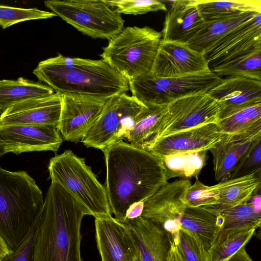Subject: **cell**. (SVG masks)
Listing matches in <instances>:
<instances>
[{
  "instance_id": "1",
  "label": "cell",
  "mask_w": 261,
  "mask_h": 261,
  "mask_svg": "<svg viewBox=\"0 0 261 261\" xmlns=\"http://www.w3.org/2000/svg\"><path fill=\"white\" fill-rule=\"evenodd\" d=\"M106 164V190L111 214L124 223L133 203L144 202L168 182L160 157L123 140L102 150Z\"/></svg>"
},
{
  "instance_id": "2",
  "label": "cell",
  "mask_w": 261,
  "mask_h": 261,
  "mask_svg": "<svg viewBox=\"0 0 261 261\" xmlns=\"http://www.w3.org/2000/svg\"><path fill=\"white\" fill-rule=\"evenodd\" d=\"M88 210L60 184L51 181L38 217L35 261H82L81 227Z\"/></svg>"
},
{
  "instance_id": "3",
  "label": "cell",
  "mask_w": 261,
  "mask_h": 261,
  "mask_svg": "<svg viewBox=\"0 0 261 261\" xmlns=\"http://www.w3.org/2000/svg\"><path fill=\"white\" fill-rule=\"evenodd\" d=\"M33 73L55 92L109 99L126 93L128 81L102 59L61 54L40 62Z\"/></svg>"
},
{
  "instance_id": "4",
  "label": "cell",
  "mask_w": 261,
  "mask_h": 261,
  "mask_svg": "<svg viewBox=\"0 0 261 261\" xmlns=\"http://www.w3.org/2000/svg\"><path fill=\"white\" fill-rule=\"evenodd\" d=\"M43 202L42 191L26 171L0 167V236L11 250L27 233Z\"/></svg>"
},
{
  "instance_id": "5",
  "label": "cell",
  "mask_w": 261,
  "mask_h": 261,
  "mask_svg": "<svg viewBox=\"0 0 261 261\" xmlns=\"http://www.w3.org/2000/svg\"><path fill=\"white\" fill-rule=\"evenodd\" d=\"M161 40V32L149 27H126L100 56L128 81L150 72Z\"/></svg>"
},
{
  "instance_id": "6",
  "label": "cell",
  "mask_w": 261,
  "mask_h": 261,
  "mask_svg": "<svg viewBox=\"0 0 261 261\" xmlns=\"http://www.w3.org/2000/svg\"><path fill=\"white\" fill-rule=\"evenodd\" d=\"M48 169L51 181L73 195L94 218L111 215L105 187L98 180L85 159L70 150L50 159Z\"/></svg>"
},
{
  "instance_id": "7",
  "label": "cell",
  "mask_w": 261,
  "mask_h": 261,
  "mask_svg": "<svg viewBox=\"0 0 261 261\" xmlns=\"http://www.w3.org/2000/svg\"><path fill=\"white\" fill-rule=\"evenodd\" d=\"M45 6L82 34L110 40L124 28V20L105 0H48Z\"/></svg>"
},
{
  "instance_id": "8",
  "label": "cell",
  "mask_w": 261,
  "mask_h": 261,
  "mask_svg": "<svg viewBox=\"0 0 261 261\" xmlns=\"http://www.w3.org/2000/svg\"><path fill=\"white\" fill-rule=\"evenodd\" d=\"M222 80L213 72L174 78L158 77L148 73L128 81V84L132 96L144 105H163L186 96L207 93Z\"/></svg>"
},
{
  "instance_id": "9",
  "label": "cell",
  "mask_w": 261,
  "mask_h": 261,
  "mask_svg": "<svg viewBox=\"0 0 261 261\" xmlns=\"http://www.w3.org/2000/svg\"><path fill=\"white\" fill-rule=\"evenodd\" d=\"M145 106L125 93L110 97L81 142L88 147L102 151L115 142L127 139L138 115Z\"/></svg>"
},
{
  "instance_id": "10",
  "label": "cell",
  "mask_w": 261,
  "mask_h": 261,
  "mask_svg": "<svg viewBox=\"0 0 261 261\" xmlns=\"http://www.w3.org/2000/svg\"><path fill=\"white\" fill-rule=\"evenodd\" d=\"M217 101L207 93L175 100L168 105L152 138L148 150L159 140L172 134L209 123H217Z\"/></svg>"
},
{
  "instance_id": "11",
  "label": "cell",
  "mask_w": 261,
  "mask_h": 261,
  "mask_svg": "<svg viewBox=\"0 0 261 261\" xmlns=\"http://www.w3.org/2000/svg\"><path fill=\"white\" fill-rule=\"evenodd\" d=\"M191 185L188 179L167 182L144 201L141 217L169 232L175 244L180 229V219L187 206L185 196Z\"/></svg>"
},
{
  "instance_id": "12",
  "label": "cell",
  "mask_w": 261,
  "mask_h": 261,
  "mask_svg": "<svg viewBox=\"0 0 261 261\" xmlns=\"http://www.w3.org/2000/svg\"><path fill=\"white\" fill-rule=\"evenodd\" d=\"M107 100L87 95L63 94L57 126L63 139L74 143L81 142L100 115Z\"/></svg>"
},
{
  "instance_id": "13",
  "label": "cell",
  "mask_w": 261,
  "mask_h": 261,
  "mask_svg": "<svg viewBox=\"0 0 261 261\" xmlns=\"http://www.w3.org/2000/svg\"><path fill=\"white\" fill-rule=\"evenodd\" d=\"M211 72L204 54L185 44L161 40L149 73L158 77L174 78Z\"/></svg>"
},
{
  "instance_id": "14",
  "label": "cell",
  "mask_w": 261,
  "mask_h": 261,
  "mask_svg": "<svg viewBox=\"0 0 261 261\" xmlns=\"http://www.w3.org/2000/svg\"><path fill=\"white\" fill-rule=\"evenodd\" d=\"M62 94L58 92L28 99L8 108L0 116V127L4 126H47L57 127L60 118Z\"/></svg>"
},
{
  "instance_id": "15",
  "label": "cell",
  "mask_w": 261,
  "mask_h": 261,
  "mask_svg": "<svg viewBox=\"0 0 261 261\" xmlns=\"http://www.w3.org/2000/svg\"><path fill=\"white\" fill-rule=\"evenodd\" d=\"M257 49H261V13L228 32L205 56L210 68Z\"/></svg>"
},
{
  "instance_id": "16",
  "label": "cell",
  "mask_w": 261,
  "mask_h": 261,
  "mask_svg": "<svg viewBox=\"0 0 261 261\" xmlns=\"http://www.w3.org/2000/svg\"><path fill=\"white\" fill-rule=\"evenodd\" d=\"M0 137L5 153L16 154L41 151L56 153L63 142L59 129L53 125L1 126Z\"/></svg>"
},
{
  "instance_id": "17",
  "label": "cell",
  "mask_w": 261,
  "mask_h": 261,
  "mask_svg": "<svg viewBox=\"0 0 261 261\" xmlns=\"http://www.w3.org/2000/svg\"><path fill=\"white\" fill-rule=\"evenodd\" d=\"M94 222L101 261H132L139 252L128 226L112 215L95 217Z\"/></svg>"
},
{
  "instance_id": "18",
  "label": "cell",
  "mask_w": 261,
  "mask_h": 261,
  "mask_svg": "<svg viewBox=\"0 0 261 261\" xmlns=\"http://www.w3.org/2000/svg\"><path fill=\"white\" fill-rule=\"evenodd\" d=\"M207 93L218 103V120L261 103V81L241 76L222 78Z\"/></svg>"
},
{
  "instance_id": "19",
  "label": "cell",
  "mask_w": 261,
  "mask_h": 261,
  "mask_svg": "<svg viewBox=\"0 0 261 261\" xmlns=\"http://www.w3.org/2000/svg\"><path fill=\"white\" fill-rule=\"evenodd\" d=\"M224 135L220 132L217 123L206 124L163 138L149 151L159 157L180 152L207 151Z\"/></svg>"
},
{
  "instance_id": "20",
  "label": "cell",
  "mask_w": 261,
  "mask_h": 261,
  "mask_svg": "<svg viewBox=\"0 0 261 261\" xmlns=\"http://www.w3.org/2000/svg\"><path fill=\"white\" fill-rule=\"evenodd\" d=\"M167 11L161 32L162 40L187 44L204 27L206 21L200 14L196 0L167 1Z\"/></svg>"
},
{
  "instance_id": "21",
  "label": "cell",
  "mask_w": 261,
  "mask_h": 261,
  "mask_svg": "<svg viewBox=\"0 0 261 261\" xmlns=\"http://www.w3.org/2000/svg\"><path fill=\"white\" fill-rule=\"evenodd\" d=\"M259 137L261 124L241 133L225 134L209 150L213 155L216 180L220 182L227 180L238 162Z\"/></svg>"
},
{
  "instance_id": "22",
  "label": "cell",
  "mask_w": 261,
  "mask_h": 261,
  "mask_svg": "<svg viewBox=\"0 0 261 261\" xmlns=\"http://www.w3.org/2000/svg\"><path fill=\"white\" fill-rule=\"evenodd\" d=\"M142 261H167L173 240L161 227L141 216L126 220Z\"/></svg>"
},
{
  "instance_id": "23",
  "label": "cell",
  "mask_w": 261,
  "mask_h": 261,
  "mask_svg": "<svg viewBox=\"0 0 261 261\" xmlns=\"http://www.w3.org/2000/svg\"><path fill=\"white\" fill-rule=\"evenodd\" d=\"M260 186L249 200L237 206L228 207L218 203L201 206L216 215L222 230H240L257 228L261 222Z\"/></svg>"
},
{
  "instance_id": "24",
  "label": "cell",
  "mask_w": 261,
  "mask_h": 261,
  "mask_svg": "<svg viewBox=\"0 0 261 261\" xmlns=\"http://www.w3.org/2000/svg\"><path fill=\"white\" fill-rule=\"evenodd\" d=\"M180 226L198 239L207 253L221 230L218 217L201 206L187 205L180 219Z\"/></svg>"
},
{
  "instance_id": "25",
  "label": "cell",
  "mask_w": 261,
  "mask_h": 261,
  "mask_svg": "<svg viewBox=\"0 0 261 261\" xmlns=\"http://www.w3.org/2000/svg\"><path fill=\"white\" fill-rule=\"evenodd\" d=\"M54 93V90L46 85L21 77L17 80H0V113L15 103Z\"/></svg>"
},
{
  "instance_id": "26",
  "label": "cell",
  "mask_w": 261,
  "mask_h": 261,
  "mask_svg": "<svg viewBox=\"0 0 261 261\" xmlns=\"http://www.w3.org/2000/svg\"><path fill=\"white\" fill-rule=\"evenodd\" d=\"M257 13H259L246 12L233 17L206 22L199 32L186 44L205 55L228 32L250 20Z\"/></svg>"
},
{
  "instance_id": "27",
  "label": "cell",
  "mask_w": 261,
  "mask_h": 261,
  "mask_svg": "<svg viewBox=\"0 0 261 261\" xmlns=\"http://www.w3.org/2000/svg\"><path fill=\"white\" fill-rule=\"evenodd\" d=\"M206 22L239 16L246 12L261 13V0H196Z\"/></svg>"
},
{
  "instance_id": "28",
  "label": "cell",
  "mask_w": 261,
  "mask_h": 261,
  "mask_svg": "<svg viewBox=\"0 0 261 261\" xmlns=\"http://www.w3.org/2000/svg\"><path fill=\"white\" fill-rule=\"evenodd\" d=\"M218 185V203L225 207H234L247 202L255 190L261 186V171L220 181Z\"/></svg>"
},
{
  "instance_id": "29",
  "label": "cell",
  "mask_w": 261,
  "mask_h": 261,
  "mask_svg": "<svg viewBox=\"0 0 261 261\" xmlns=\"http://www.w3.org/2000/svg\"><path fill=\"white\" fill-rule=\"evenodd\" d=\"M145 106L138 115L126 140L137 148L148 150L152 138L168 105Z\"/></svg>"
},
{
  "instance_id": "30",
  "label": "cell",
  "mask_w": 261,
  "mask_h": 261,
  "mask_svg": "<svg viewBox=\"0 0 261 261\" xmlns=\"http://www.w3.org/2000/svg\"><path fill=\"white\" fill-rule=\"evenodd\" d=\"M160 158L167 180L176 177L196 178L206 164L207 151L180 152Z\"/></svg>"
},
{
  "instance_id": "31",
  "label": "cell",
  "mask_w": 261,
  "mask_h": 261,
  "mask_svg": "<svg viewBox=\"0 0 261 261\" xmlns=\"http://www.w3.org/2000/svg\"><path fill=\"white\" fill-rule=\"evenodd\" d=\"M255 229L221 230L207 251V261H228L240 249L245 247Z\"/></svg>"
},
{
  "instance_id": "32",
  "label": "cell",
  "mask_w": 261,
  "mask_h": 261,
  "mask_svg": "<svg viewBox=\"0 0 261 261\" xmlns=\"http://www.w3.org/2000/svg\"><path fill=\"white\" fill-rule=\"evenodd\" d=\"M261 49L243 54L223 64L210 68L222 77L241 76L261 81Z\"/></svg>"
},
{
  "instance_id": "33",
  "label": "cell",
  "mask_w": 261,
  "mask_h": 261,
  "mask_svg": "<svg viewBox=\"0 0 261 261\" xmlns=\"http://www.w3.org/2000/svg\"><path fill=\"white\" fill-rule=\"evenodd\" d=\"M259 124H261V103L247 108L217 122L220 132L223 134L241 133Z\"/></svg>"
},
{
  "instance_id": "34",
  "label": "cell",
  "mask_w": 261,
  "mask_h": 261,
  "mask_svg": "<svg viewBox=\"0 0 261 261\" xmlns=\"http://www.w3.org/2000/svg\"><path fill=\"white\" fill-rule=\"evenodd\" d=\"M54 16L56 15L52 12L36 8H21L0 5V25L3 29L20 22Z\"/></svg>"
},
{
  "instance_id": "35",
  "label": "cell",
  "mask_w": 261,
  "mask_h": 261,
  "mask_svg": "<svg viewBox=\"0 0 261 261\" xmlns=\"http://www.w3.org/2000/svg\"><path fill=\"white\" fill-rule=\"evenodd\" d=\"M261 171V137L257 139L238 162L228 179L246 176Z\"/></svg>"
},
{
  "instance_id": "36",
  "label": "cell",
  "mask_w": 261,
  "mask_h": 261,
  "mask_svg": "<svg viewBox=\"0 0 261 261\" xmlns=\"http://www.w3.org/2000/svg\"><path fill=\"white\" fill-rule=\"evenodd\" d=\"M115 11L121 15H141L150 12L167 11L165 4L157 0H105Z\"/></svg>"
},
{
  "instance_id": "37",
  "label": "cell",
  "mask_w": 261,
  "mask_h": 261,
  "mask_svg": "<svg viewBox=\"0 0 261 261\" xmlns=\"http://www.w3.org/2000/svg\"><path fill=\"white\" fill-rule=\"evenodd\" d=\"M218 185L206 186L196 178L195 182L187 189L185 196L186 205L200 207L218 203Z\"/></svg>"
},
{
  "instance_id": "38",
  "label": "cell",
  "mask_w": 261,
  "mask_h": 261,
  "mask_svg": "<svg viewBox=\"0 0 261 261\" xmlns=\"http://www.w3.org/2000/svg\"><path fill=\"white\" fill-rule=\"evenodd\" d=\"M186 261H207V251L192 233L180 228L175 244Z\"/></svg>"
},
{
  "instance_id": "39",
  "label": "cell",
  "mask_w": 261,
  "mask_h": 261,
  "mask_svg": "<svg viewBox=\"0 0 261 261\" xmlns=\"http://www.w3.org/2000/svg\"><path fill=\"white\" fill-rule=\"evenodd\" d=\"M38 217L21 241L10 253L0 258V261H35V242Z\"/></svg>"
},
{
  "instance_id": "40",
  "label": "cell",
  "mask_w": 261,
  "mask_h": 261,
  "mask_svg": "<svg viewBox=\"0 0 261 261\" xmlns=\"http://www.w3.org/2000/svg\"><path fill=\"white\" fill-rule=\"evenodd\" d=\"M144 206V202H139L132 204L127 209L124 223L128 220L133 219L141 216Z\"/></svg>"
},
{
  "instance_id": "41",
  "label": "cell",
  "mask_w": 261,
  "mask_h": 261,
  "mask_svg": "<svg viewBox=\"0 0 261 261\" xmlns=\"http://www.w3.org/2000/svg\"><path fill=\"white\" fill-rule=\"evenodd\" d=\"M167 261H186L173 240L171 242Z\"/></svg>"
},
{
  "instance_id": "42",
  "label": "cell",
  "mask_w": 261,
  "mask_h": 261,
  "mask_svg": "<svg viewBox=\"0 0 261 261\" xmlns=\"http://www.w3.org/2000/svg\"><path fill=\"white\" fill-rule=\"evenodd\" d=\"M228 261H253L247 252L245 247H242Z\"/></svg>"
},
{
  "instance_id": "43",
  "label": "cell",
  "mask_w": 261,
  "mask_h": 261,
  "mask_svg": "<svg viewBox=\"0 0 261 261\" xmlns=\"http://www.w3.org/2000/svg\"><path fill=\"white\" fill-rule=\"evenodd\" d=\"M11 251V250L9 248L5 241L0 236V258Z\"/></svg>"
},
{
  "instance_id": "44",
  "label": "cell",
  "mask_w": 261,
  "mask_h": 261,
  "mask_svg": "<svg viewBox=\"0 0 261 261\" xmlns=\"http://www.w3.org/2000/svg\"><path fill=\"white\" fill-rule=\"evenodd\" d=\"M1 116V115H0ZM6 153L4 150L3 147L2 146L1 140V137H0V157L5 154Z\"/></svg>"
},
{
  "instance_id": "45",
  "label": "cell",
  "mask_w": 261,
  "mask_h": 261,
  "mask_svg": "<svg viewBox=\"0 0 261 261\" xmlns=\"http://www.w3.org/2000/svg\"><path fill=\"white\" fill-rule=\"evenodd\" d=\"M132 261H142L140 257L139 254H138L134 258Z\"/></svg>"
}]
</instances>
